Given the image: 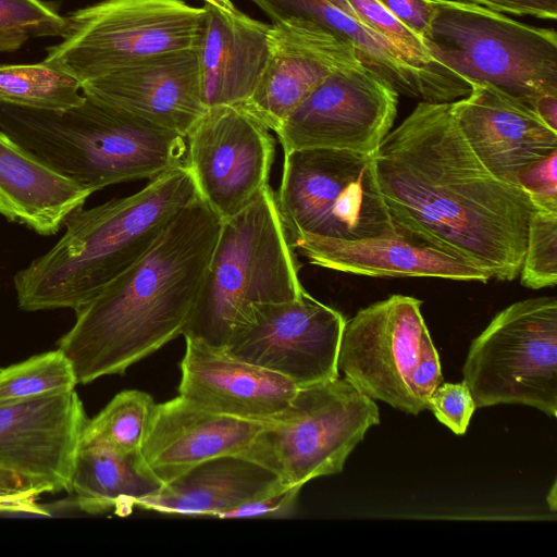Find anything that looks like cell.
I'll list each match as a JSON object with an SVG mask.
<instances>
[{
	"label": "cell",
	"instance_id": "8",
	"mask_svg": "<svg viewBox=\"0 0 557 557\" xmlns=\"http://www.w3.org/2000/svg\"><path fill=\"white\" fill-rule=\"evenodd\" d=\"M205 8L183 0H102L64 16L44 63L81 84L169 51L196 49Z\"/></svg>",
	"mask_w": 557,
	"mask_h": 557
},
{
	"label": "cell",
	"instance_id": "6",
	"mask_svg": "<svg viewBox=\"0 0 557 557\" xmlns=\"http://www.w3.org/2000/svg\"><path fill=\"white\" fill-rule=\"evenodd\" d=\"M422 38L430 55L472 84H490L533 108L557 95V34L462 0H430Z\"/></svg>",
	"mask_w": 557,
	"mask_h": 557
},
{
	"label": "cell",
	"instance_id": "30",
	"mask_svg": "<svg viewBox=\"0 0 557 557\" xmlns=\"http://www.w3.org/2000/svg\"><path fill=\"white\" fill-rule=\"evenodd\" d=\"M346 2L361 21L387 39L419 66L456 74L437 63L430 55L423 40L397 20L377 0H346Z\"/></svg>",
	"mask_w": 557,
	"mask_h": 557
},
{
	"label": "cell",
	"instance_id": "25",
	"mask_svg": "<svg viewBox=\"0 0 557 557\" xmlns=\"http://www.w3.org/2000/svg\"><path fill=\"white\" fill-rule=\"evenodd\" d=\"M163 485L141 453L121 454L102 444L81 442L70 492L82 511L95 515L112 509L127 516Z\"/></svg>",
	"mask_w": 557,
	"mask_h": 557
},
{
	"label": "cell",
	"instance_id": "4",
	"mask_svg": "<svg viewBox=\"0 0 557 557\" xmlns=\"http://www.w3.org/2000/svg\"><path fill=\"white\" fill-rule=\"evenodd\" d=\"M0 129L92 193L184 166L186 139L85 96L62 111L0 103Z\"/></svg>",
	"mask_w": 557,
	"mask_h": 557
},
{
	"label": "cell",
	"instance_id": "12",
	"mask_svg": "<svg viewBox=\"0 0 557 557\" xmlns=\"http://www.w3.org/2000/svg\"><path fill=\"white\" fill-rule=\"evenodd\" d=\"M347 320L307 292L280 302L253 304L223 354L308 386L339 377V346Z\"/></svg>",
	"mask_w": 557,
	"mask_h": 557
},
{
	"label": "cell",
	"instance_id": "5",
	"mask_svg": "<svg viewBox=\"0 0 557 557\" xmlns=\"http://www.w3.org/2000/svg\"><path fill=\"white\" fill-rule=\"evenodd\" d=\"M298 270L275 194L268 185L245 210L221 221L197 301L182 335L223 350L233 331L249 317L253 304L287 301L306 292Z\"/></svg>",
	"mask_w": 557,
	"mask_h": 557
},
{
	"label": "cell",
	"instance_id": "42",
	"mask_svg": "<svg viewBox=\"0 0 557 557\" xmlns=\"http://www.w3.org/2000/svg\"><path fill=\"white\" fill-rule=\"evenodd\" d=\"M0 370H1V368H0Z\"/></svg>",
	"mask_w": 557,
	"mask_h": 557
},
{
	"label": "cell",
	"instance_id": "37",
	"mask_svg": "<svg viewBox=\"0 0 557 557\" xmlns=\"http://www.w3.org/2000/svg\"><path fill=\"white\" fill-rule=\"evenodd\" d=\"M0 512L50 516V512L36 502V497L0 498Z\"/></svg>",
	"mask_w": 557,
	"mask_h": 557
},
{
	"label": "cell",
	"instance_id": "34",
	"mask_svg": "<svg viewBox=\"0 0 557 557\" xmlns=\"http://www.w3.org/2000/svg\"><path fill=\"white\" fill-rule=\"evenodd\" d=\"M302 486H287L277 492L252 499L233 509L219 513L218 518L282 517L290 513Z\"/></svg>",
	"mask_w": 557,
	"mask_h": 557
},
{
	"label": "cell",
	"instance_id": "18",
	"mask_svg": "<svg viewBox=\"0 0 557 557\" xmlns=\"http://www.w3.org/2000/svg\"><path fill=\"white\" fill-rule=\"evenodd\" d=\"M450 107L473 152L506 183L518 186L522 168L557 151V131L532 107L490 84H472Z\"/></svg>",
	"mask_w": 557,
	"mask_h": 557
},
{
	"label": "cell",
	"instance_id": "9",
	"mask_svg": "<svg viewBox=\"0 0 557 557\" xmlns=\"http://www.w3.org/2000/svg\"><path fill=\"white\" fill-rule=\"evenodd\" d=\"M274 194L289 243L300 234L352 240L397 231L373 154L335 149L284 152Z\"/></svg>",
	"mask_w": 557,
	"mask_h": 557
},
{
	"label": "cell",
	"instance_id": "35",
	"mask_svg": "<svg viewBox=\"0 0 557 557\" xmlns=\"http://www.w3.org/2000/svg\"><path fill=\"white\" fill-rule=\"evenodd\" d=\"M421 39L429 30L433 8L430 0H377Z\"/></svg>",
	"mask_w": 557,
	"mask_h": 557
},
{
	"label": "cell",
	"instance_id": "29",
	"mask_svg": "<svg viewBox=\"0 0 557 557\" xmlns=\"http://www.w3.org/2000/svg\"><path fill=\"white\" fill-rule=\"evenodd\" d=\"M524 287L540 289L557 283V211L534 208L528 223L520 270Z\"/></svg>",
	"mask_w": 557,
	"mask_h": 557
},
{
	"label": "cell",
	"instance_id": "13",
	"mask_svg": "<svg viewBox=\"0 0 557 557\" xmlns=\"http://www.w3.org/2000/svg\"><path fill=\"white\" fill-rule=\"evenodd\" d=\"M88 420L75 389L0 405V498L70 492Z\"/></svg>",
	"mask_w": 557,
	"mask_h": 557
},
{
	"label": "cell",
	"instance_id": "10",
	"mask_svg": "<svg viewBox=\"0 0 557 557\" xmlns=\"http://www.w3.org/2000/svg\"><path fill=\"white\" fill-rule=\"evenodd\" d=\"M380 423L373 399L345 377L298 387L286 410L240 455L274 472L285 486L339 473L367 431Z\"/></svg>",
	"mask_w": 557,
	"mask_h": 557
},
{
	"label": "cell",
	"instance_id": "28",
	"mask_svg": "<svg viewBox=\"0 0 557 557\" xmlns=\"http://www.w3.org/2000/svg\"><path fill=\"white\" fill-rule=\"evenodd\" d=\"M78 384L71 361L59 348L0 370V405L64 394Z\"/></svg>",
	"mask_w": 557,
	"mask_h": 557
},
{
	"label": "cell",
	"instance_id": "19",
	"mask_svg": "<svg viewBox=\"0 0 557 557\" xmlns=\"http://www.w3.org/2000/svg\"><path fill=\"white\" fill-rule=\"evenodd\" d=\"M267 423L218 413L178 395L156 404L141 455L166 484L208 459L243 455Z\"/></svg>",
	"mask_w": 557,
	"mask_h": 557
},
{
	"label": "cell",
	"instance_id": "23",
	"mask_svg": "<svg viewBox=\"0 0 557 557\" xmlns=\"http://www.w3.org/2000/svg\"><path fill=\"white\" fill-rule=\"evenodd\" d=\"M94 194L0 129V214L53 235Z\"/></svg>",
	"mask_w": 557,
	"mask_h": 557
},
{
	"label": "cell",
	"instance_id": "40",
	"mask_svg": "<svg viewBox=\"0 0 557 557\" xmlns=\"http://www.w3.org/2000/svg\"><path fill=\"white\" fill-rule=\"evenodd\" d=\"M205 2L227 12H235L237 10L231 0H205Z\"/></svg>",
	"mask_w": 557,
	"mask_h": 557
},
{
	"label": "cell",
	"instance_id": "27",
	"mask_svg": "<svg viewBox=\"0 0 557 557\" xmlns=\"http://www.w3.org/2000/svg\"><path fill=\"white\" fill-rule=\"evenodd\" d=\"M154 406L146 392L123 391L88 420L81 442L102 444L121 454L141 453Z\"/></svg>",
	"mask_w": 557,
	"mask_h": 557
},
{
	"label": "cell",
	"instance_id": "22",
	"mask_svg": "<svg viewBox=\"0 0 557 557\" xmlns=\"http://www.w3.org/2000/svg\"><path fill=\"white\" fill-rule=\"evenodd\" d=\"M196 53L206 108L243 106L255 91L269 57L271 24L238 9L227 12L205 2Z\"/></svg>",
	"mask_w": 557,
	"mask_h": 557
},
{
	"label": "cell",
	"instance_id": "14",
	"mask_svg": "<svg viewBox=\"0 0 557 557\" xmlns=\"http://www.w3.org/2000/svg\"><path fill=\"white\" fill-rule=\"evenodd\" d=\"M185 139V165L221 221L245 210L269 185L274 138L242 107L207 108Z\"/></svg>",
	"mask_w": 557,
	"mask_h": 557
},
{
	"label": "cell",
	"instance_id": "32",
	"mask_svg": "<svg viewBox=\"0 0 557 557\" xmlns=\"http://www.w3.org/2000/svg\"><path fill=\"white\" fill-rule=\"evenodd\" d=\"M428 409L456 435H463L476 409L470 388L462 380L441 383L432 393Z\"/></svg>",
	"mask_w": 557,
	"mask_h": 557
},
{
	"label": "cell",
	"instance_id": "17",
	"mask_svg": "<svg viewBox=\"0 0 557 557\" xmlns=\"http://www.w3.org/2000/svg\"><path fill=\"white\" fill-rule=\"evenodd\" d=\"M82 92L184 137L207 110L195 49L147 58L83 83Z\"/></svg>",
	"mask_w": 557,
	"mask_h": 557
},
{
	"label": "cell",
	"instance_id": "26",
	"mask_svg": "<svg viewBox=\"0 0 557 557\" xmlns=\"http://www.w3.org/2000/svg\"><path fill=\"white\" fill-rule=\"evenodd\" d=\"M85 99L82 84L71 74L47 65H0V103L49 111H62Z\"/></svg>",
	"mask_w": 557,
	"mask_h": 557
},
{
	"label": "cell",
	"instance_id": "36",
	"mask_svg": "<svg viewBox=\"0 0 557 557\" xmlns=\"http://www.w3.org/2000/svg\"><path fill=\"white\" fill-rule=\"evenodd\" d=\"M488 10L518 16L530 15L542 20L555 21L557 0H462Z\"/></svg>",
	"mask_w": 557,
	"mask_h": 557
},
{
	"label": "cell",
	"instance_id": "33",
	"mask_svg": "<svg viewBox=\"0 0 557 557\" xmlns=\"http://www.w3.org/2000/svg\"><path fill=\"white\" fill-rule=\"evenodd\" d=\"M557 151L539 159L517 174L518 186L529 196L533 208L557 211Z\"/></svg>",
	"mask_w": 557,
	"mask_h": 557
},
{
	"label": "cell",
	"instance_id": "24",
	"mask_svg": "<svg viewBox=\"0 0 557 557\" xmlns=\"http://www.w3.org/2000/svg\"><path fill=\"white\" fill-rule=\"evenodd\" d=\"M287 486L265 467L240 455L202 461L164 484L136 508L168 515L213 516Z\"/></svg>",
	"mask_w": 557,
	"mask_h": 557
},
{
	"label": "cell",
	"instance_id": "7",
	"mask_svg": "<svg viewBox=\"0 0 557 557\" xmlns=\"http://www.w3.org/2000/svg\"><path fill=\"white\" fill-rule=\"evenodd\" d=\"M421 305L396 294L360 309L346 322L337 361L359 392L411 414L428 409L443 382Z\"/></svg>",
	"mask_w": 557,
	"mask_h": 557
},
{
	"label": "cell",
	"instance_id": "21",
	"mask_svg": "<svg viewBox=\"0 0 557 557\" xmlns=\"http://www.w3.org/2000/svg\"><path fill=\"white\" fill-rule=\"evenodd\" d=\"M180 395L218 413L272 422L289 406L298 386L288 379L185 339Z\"/></svg>",
	"mask_w": 557,
	"mask_h": 557
},
{
	"label": "cell",
	"instance_id": "1",
	"mask_svg": "<svg viewBox=\"0 0 557 557\" xmlns=\"http://www.w3.org/2000/svg\"><path fill=\"white\" fill-rule=\"evenodd\" d=\"M373 158L396 230L491 278L519 275L533 205L519 186L499 180L481 162L450 102H419Z\"/></svg>",
	"mask_w": 557,
	"mask_h": 557
},
{
	"label": "cell",
	"instance_id": "2",
	"mask_svg": "<svg viewBox=\"0 0 557 557\" xmlns=\"http://www.w3.org/2000/svg\"><path fill=\"white\" fill-rule=\"evenodd\" d=\"M220 227V218L198 197L144 257L74 311L75 322L57 346L78 384L123 374L183 334Z\"/></svg>",
	"mask_w": 557,
	"mask_h": 557
},
{
	"label": "cell",
	"instance_id": "31",
	"mask_svg": "<svg viewBox=\"0 0 557 557\" xmlns=\"http://www.w3.org/2000/svg\"><path fill=\"white\" fill-rule=\"evenodd\" d=\"M65 18L41 0H0V28L28 37H61Z\"/></svg>",
	"mask_w": 557,
	"mask_h": 557
},
{
	"label": "cell",
	"instance_id": "3",
	"mask_svg": "<svg viewBox=\"0 0 557 557\" xmlns=\"http://www.w3.org/2000/svg\"><path fill=\"white\" fill-rule=\"evenodd\" d=\"M199 197L190 172L178 166L139 191L74 211L61 238L16 272L24 311L78 308L144 257L175 215Z\"/></svg>",
	"mask_w": 557,
	"mask_h": 557
},
{
	"label": "cell",
	"instance_id": "38",
	"mask_svg": "<svg viewBox=\"0 0 557 557\" xmlns=\"http://www.w3.org/2000/svg\"><path fill=\"white\" fill-rule=\"evenodd\" d=\"M533 109L548 126L557 131V95H545L537 98Z\"/></svg>",
	"mask_w": 557,
	"mask_h": 557
},
{
	"label": "cell",
	"instance_id": "20",
	"mask_svg": "<svg viewBox=\"0 0 557 557\" xmlns=\"http://www.w3.org/2000/svg\"><path fill=\"white\" fill-rule=\"evenodd\" d=\"M290 245L314 265L357 275L481 283L491 280L465 260L398 230L352 240L300 234Z\"/></svg>",
	"mask_w": 557,
	"mask_h": 557
},
{
	"label": "cell",
	"instance_id": "41",
	"mask_svg": "<svg viewBox=\"0 0 557 557\" xmlns=\"http://www.w3.org/2000/svg\"><path fill=\"white\" fill-rule=\"evenodd\" d=\"M556 496H557V493H556V481H555L550 491L548 492V495H547V503H548V506L552 511H556V508H557L556 507V505H557Z\"/></svg>",
	"mask_w": 557,
	"mask_h": 557
},
{
	"label": "cell",
	"instance_id": "39",
	"mask_svg": "<svg viewBox=\"0 0 557 557\" xmlns=\"http://www.w3.org/2000/svg\"><path fill=\"white\" fill-rule=\"evenodd\" d=\"M28 38V35L21 30L0 28V53L20 49Z\"/></svg>",
	"mask_w": 557,
	"mask_h": 557
},
{
	"label": "cell",
	"instance_id": "16",
	"mask_svg": "<svg viewBox=\"0 0 557 557\" xmlns=\"http://www.w3.org/2000/svg\"><path fill=\"white\" fill-rule=\"evenodd\" d=\"M268 41L263 73L239 107L273 132L327 76L361 63L350 42L310 20L272 23Z\"/></svg>",
	"mask_w": 557,
	"mask_h": 557
},
{
	"label": "cell",
	"instance_id": "15",
	"mask_svg": "<svg viewBox=\"0 0 557 557\" xmlns=\"http://www.w3.org/2000/svg\"><path fill=\"white\" fill-rule=\"evenodd\" d=\"M399 94L362 63L327 76L275 132L284 152L335 149L373 154L391 132Z\"/></svg>",
	"mask_w": 557,
	"mask_h": 557
},
{
	"label": "cell",
	"instance_id": "11",
	"mask_svg": "<svg viewBox=\"0 0 557 557\" xmlns=\"http://www.w3.org/2000/svg\"><path fill=\"white\" fill-rule=\"evenodd\" d=\"M476 408L534 407L557 416V299L520 300L476 336L462 369Z\"/></svg>",
	"mask_w": 557,
	"mask_h": 557
}]
</instances>
